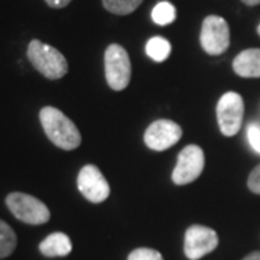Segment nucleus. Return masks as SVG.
<instances>
[{"label": "nucleus", "mask_w": 260, "mask_h": 260, "mask_svg": "<svg viewBox=\"0 0 260 260\" xmlns=\"http://www.w3.org/2000/svg\"><path fill=\"white\" fill-rule=\"evenodd\" d=\"M247 185L250 188L251 192L260 194V165L251 171L250 177L247 179Z\"/></svg>", "instance_id": "6ab92c4d"}, {"label": "nucleus", "mask_w": 260, "mask_h": 260, "mask_svg": "<svg viewBox=\"0 0 260 260\" xmlns=\"http://www.w3.org/2000/svg\"><path fill=\"white\" fill-rule=\"evenodd\" d=\"M243 260H260V251H253L249 256H246Z\"/></svg>", "instance_id": "412c9836"}, {"label": "nucleus", "mask_w": 260, "mask_h": 260, "mask_svg": "<svg viewBox=\"0 0 260 260\" xmlns=\"http://www.w3.org/2000/svg\"><path fill=\"white\" fill-rule=\"evenodd\" d=\"M127 260H164V257L158 250L148 249V247H140V249L132 251Z\"/></svg>", "instance_id": "f3484780"}, {"label": "nucleus", "mask_w": 260, "mask_h": 260, "mask_svg": "<svg viewBox=\"0 0 260 260\" xmlns=\"http://www.w3.org/2000/svg\"><path fill=\"white\" fill-rule=\"evenodd\" d=\"M201 47L210 55H220L230 45V28L221 16H207L201 28Z\"/></svg>", "instance_id": "39448f33"}, {"label": "nucleus", "mask_w": 260, "mask_h": 260, "mask_svg": "<svg viewBox=\"0 0 260 260\" xmlns=\"http://www.w3.org/2000/svg\"><path fill=\"white\" fill-rule=\"evenodd\" d=\"M171 49L172 48H171L169 41L162 37L152 38L146 44V54L156 62H164L165 59H168Z\"/></svg>", "instance_id": "ddd939ff"}, {"label": "nucleus", "mask_w": 260, "mask_h": 260, "mask_svg": "<svg viewBox=\"0 0 260 260\" xmlns=\"http://www.w3.org/2000/svg\"><path fill=\"white\" fill-rule=\"evenodd\" d=\"M247 138H249V142H250L251 148L260 153V127L259 126L251 124L250 127L247 129Z\"/></svg>", "instance_id": "a211bd4d"}, {"label": "nucleus", "mask_w": 260, "mask_h": 260, "mask_svg": "<svg viewBox=\"0 0 260 260\" xmlns=\"http://www.w3.org/2000/svg\"><path fill=\"white\" fill-rule=\"evenodd\" d=\"M218 246V236L205 225H191L185 232L184 251L189 260H198L211 253Z\"/></svg>", "instance_id": "6e6552de"}, {"label": "nucleus", "mask_w": 260, "mask_h": 260, "mask_svg": "<svg viewBox=\"0 0 260 260\" xmlns=\"http://www.w3.org/2000/svg\"><path fill=\"white\" fill-rule=\"evenodd\" d=\"M244 5L247 6H256V5H260V0H242Z\"/></svg>", "instance_id": "4be33fe9"}, {"label": "nucleus", "mask_w": 260, "mask_h": 260, "mask_svg": "<svg viewBox=\"0 0 260 260\" xmlns=\"http://www.w3.org/2000/svg\"><path fill=\"white\" fill-rule=\"evenodd\" d=\"M16 234L12 230L9 224L0 220V259L10 256L16 249Z\"/></svg>", "instance_id": "4468645a"}, {"label": "nucleus", "mask_w": 260, "mask_h": 260, "mask_svg": "<svg viewBox=\"0 0 260 260\" xmlns=\"http://www.w3.org/2000/svg\"><path fill=\"white\" fill-rule=\"evenodd\" d=\"M45 3L52 9H62L67 5L71 3V0H45Z\"/></svg>", "instance_id": "aec40b11"}, {"label": "nucleus", "mask_w": 260, "mask_h": 260, "mask_svg": "<svg viewBox=\"0 0 260 260\" xmlns=\"http://www.w3.org/2000/svg\"><path fill=\"white\" fill-rule=\"evenodd\" d=\"M182 136V129L175 121L158 120L153 121L145 132V143L152 150H167L178 143Z\"/></svg>", "instance_id": "9d476101"}, {"label": "nucleus", "mask_w": 260, "mask_h": 260, "mask_svg": "<svg viewBox=\"0 0 260 260\" xmlns=\"http://www.w3.org/2000/svg\"><path fill=\"white\" fill-rule=\"evenodd\" d=\"M234 73L244 78H259L260 77V49L251 48L240 52L233 61Z\"/></svg>", "instance_id": "9b49d317"}, {"label": "nucleus", "mask_w": 260, "mask_h": 260, "mask_svg": "<svg viewBox=\"0 0 260 260\" xmlns=\"http://www.w3.org/2000/svg\"><path fill=\"white\" fill-rule=\"evenodd\" d=\"M6 205L18 220L32 225L45 224L51 218L48 207L41 200L23 192H12L6 197Z\"/></svg>", "instance_id": "20e7f679"}, {"label": "nucleus", "mask_w": 260, "mask_h": 260, "mask_svg": "<svg viewBox=\"0 0 260 260\" xmlns=\"http://www.w3.org/2000/svg\"><path fill=\"white\" fill-rule=\"evenodd\" d=\"M73 250V243L65 233H52L39 244V251L47 257H62Z\"/></svg>", "instance_id": "f8f14e48"}, {"label": "nucleus", "mask_w": 260, "mask_h": 260, "mask_svg": "<svg viewBox=\"0 0 260 260\" xmlns=\"http://www.w3.org/2000/svg\"><path fill=\"white\" fill-rule=\"evenodd\" d=\"M77 185L80 192L94 204L106 201L110 195L109 182L95 165H85L80 171Z\"/></svg>", "instance_id": "1a4fd4ad"}, {"label": "nucleus", "mask_w": 260, "mask_h": 260, "mask_svg": "<svg viewBox=\"0 0 260 260\" xmlns=\"http://www.w3.org/2000/svg\"><path fill=\"white\" fill-rule=\"evenodd\" d=\"M28 59L34 68L48 80H59L68 73V62L65 56L56 48L38 39L29 42Z\"/></svg>", "instance_id": "f03ea898"}, {"label": "nucleus", "mask_w": 260, "mask_h": 260, "mask_svg": "<svg viewBox=\"0 0 260 260\" xmlns=\"http://www.w3.org/2000/svg\"><path fill=\"white\" fill-rule=\"evenodd\" d=\"M177 18V9L169 2H159L152 10V19L156 25L165 26L172 23Z\"/></svg>", "instance_id": "2eb2a0df"}, {"label": "nucleus", "mask_w": 260, "mask_h": 260, "mask_svg": "<svg viewBox=\"0 0 260 260\" xmlns=\"http://www.w3.org/2000/svg\"><path fill=\"white\" fill-rule=\"evenodd\" d=\"M143 0H103L106 10L114 15H129L138 9Z\"/></svg>", "instance_id": "dca6fc26"}, {"label": "nucleus", "mask_w": 260, "mask_h": 260, "mask_svg": "<svg viewBox=\"0 0 260 260\" xmlns=\"http://www.w3.org/2000/svg\"><path fill=\"white\" fill-rule=\"evenodd\" d=\"M257 34H259V35H260V25H259V26H257Z\"/></svg>", "instance_id": "5701e85b"}, {"label": "nucleus", "mask_w": 260, "mask_h": 260, "mask_svg": "<svg viewBox=\"0 0 260 260\" xmlns=\"http://www.w3.org/2000/svg\"><path fill=\"white\" fill-rule=\"evenodd\" d=\"M39 120L44 132L55 146L64 150H73L81 145V133L74 121L55 107H44L39 112Z\"/></svg>", "instance_id": "f257e3e1"}, {"label": "nucleus", "mask_w": 260, "mask_h": 260, "mask_svg": "<svg viewBox=\"0 0 260 260\" xmlns=\"http://www.w3.org/2000/svg\"><path fill=\"white\" fill-rule=\"evenodd\" d=\"M205 156L203 149L197 145H188L178 155L177 167L172 172V181L177 185H186L195 181L204 169Z\"/></svg>", "instance_id": "0eeeda50"}, {"label": "nucleus", "mask_w": 260, "mask_h": 260, "mask_svg": "<svg viewBox=\"0 0 260 260\" xmlns=\"http://www.w3.org/2000/svg\"><path fill=\"white\" fill-rule=\"evenodd\" d=\"M104 70L109 87L114 91L124 90L132 77V64L127 51L117 44L109 45L104 54Z\"/></svg>", "instance_id": "7ed1b4c3"}, {"label": "nucleus", "mask_w": 260, "mask_h": 260, "mask_svg": "<svg viewBox=\"0 0 260 260\" xmlns=\"http://www.w3.org/2000/svg\"><path fill=\"white\" fill-rule=\"evenodd\" d=\"M244 103L240 94L229 91L217 104V120L224 136H234L242 127Z\"/></svg>", "instance_id": "423d86ee"}]
</instances>
